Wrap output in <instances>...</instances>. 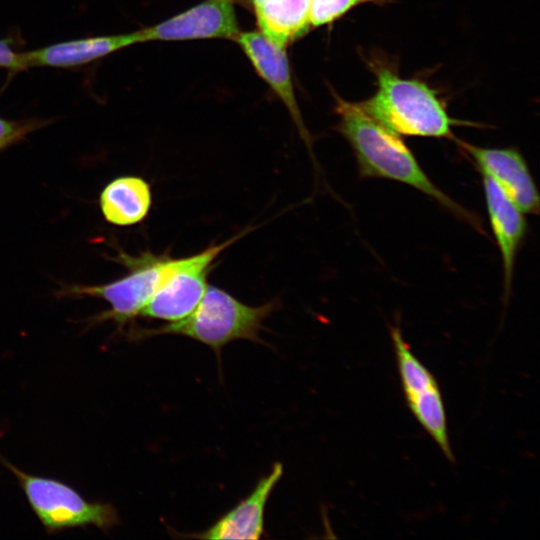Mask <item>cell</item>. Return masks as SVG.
<instances>
[{"label":"cell","mask_w":540,"mask_h":540,"mask_svg":"<svg viewBox=\"0 0 540 540\" xmlns=\"http://www.w3.org/2000/svg\"><path fill=\"white\" fill-rule=\"evenodd\" d=\"M335 96L337 130L350 144L362 179L380 178L406 184L437 201L443 208L484 233L480 218L444 193L425 173L399 135L391 132L360 107Z\"/></svg>","instance_id":"cell-1"},{"label":"cell","mask_w":540,"mask_h":540,"mask_svg":"<svg viewBox=\"0 0 540 540\" xmlns=\"http://www.w3.org/2000/svg\"><path fill=\"white\" fill-rule=\"evenodd\" d=\"M377 90L360 107L376 122L397 135L456 140L454 126L470 125L453 119L435 90L417 79L401 78L395 70L371 62Z\"/></svg>","instance_id":"cell-2"},{"label":"cell","mask_w":540,"mask_h":540,"mask_svg":"<svg viewBox=\"0 0 540 540\" xmlns=\"http://www.w3.org/2000/svg\"><path fill=\"white\" fill-rule=\"evenodd\" d=\"M278 306L277 300L250 306L226 290L208 285L196 308L185 318L156 328L138 329L133 334L136 339L158 335L188 337L209 346L219 357L223 347L236 340L263 343V323Z\"/></svg>","instance_id":"cell-3"},{"label":"cell","mask_w":540,"mask_h":540,"mask_svg":"<svg viewBox=\"0 0 540 540\" xmlns=\"http://www.w3.org/2000/svg\"><path fill=\"white\" fill-rule=\"evenodd\" d=\"M1 462L18 480L31 509L48 533L87 526L108 531L118 524L117 511L111 504L89 502L59 480L26 473L4 458Z\"/></svg>","instance_id":"cell-4"},{"label":"cell","mask_w":540,"mask_h":540,"mask_svg":"<svg viewBox=\"0 0 540 540\" xmlns=\"http://www.w3.org/2000/svg\"><path fill=\"white\" fill-rule=\"evenodd\" d=\"M115 260L128 269L122 278L104 285L74 286L70 293L104 299L111 309L102 319H112L120 325L139 316L156 290L176 266L177 258L169 253L144 251L138 256L120 252Z\"/></svg>","instance_id":"cell-5"},{"label":"cell","mask_w":540,"mask_h":540,"mask_svg":"<svg viewBox=\"0 0 540 540\" xmlns=\"http://www.w3.org/2000/svg\"><path fill=\"white\" fill-rule=\"evenodd\" d=\"M251 231L249 227L223 242L210 244L195 254L177 258L175 268L139 316L166 322H175L188 316L205 293L215 260L225 249Z\"/></svg>","instance_id":"cell-6"},{"label":"cell","mask_w":540,"mask_h":540,"mask_svg":"<svg viewBox=\"0 0 540 540\" xmlns=\"http://www.w3.org/2000/svg\"><path fill=\"white\" fill-rule=\"evenodd\" d=\"M405 401L412 414L450 462L447 417L440 386L432 372L416 357L399 327L390 330Z\"/></svg>","instance_id":"cell-7"},{"label":"cell","mask_w":540,"mask_h":540,"mask_svg":"<svg viewBox=\"0 0 540 540\" xmlns=\"http://www.w3.org/2000/svg\"><path fill=\"white\" fill-rule=\"evenodd\" d=\"M138 31L142 43L208 38L235 40L240 33L233 0H205L172 18Z\"/></svg>","instance_id":"cell-8"},{"label":"cell","mask_w":540,"mask_h":540,"mask_svg":"<svg viewBox=\"0 0 540 540\" xmlns=\"http://www.w3.org/2000/svg\"><path fill=\"white\" fill-rule=\"evenodd\" d=\"M481 174L489 176L524 214L537 215L539 194L523 155L515 148H485L456 139Z\"/></svg>","instance_id":"cell-9"},{"label":"cell","mask_w":540,"mask_h":540,"mask_svg":"<svg viewBox=\"0 0 540 540\" xmlns=\"http://www.w3.org/2000/svg\"><path fill=\"white\" fill-rule=\"evenodd\" d=\"M283 465L276 462L257 482L248 496L222 515L206 530L187 535L197 539H259L264 533V514L268 500L282 478Z\"/></svg>","instance_id":"cell-10"},{"label":"cell","mask_w":540,"mask_h":540,"mask_svg":"<svg viewBox=\"0 0 540 540\" xmlns=\"http://www.w3.org/2000/svg\"><path fill=\"white\" fill-rule=\"evenodd\" d=\"M234 41L240 45L258 74L285 104L301 137L311 150V138L296 102L285 48L273 44L258 31L240 32Z\"/></svg>","instance_id":"cell-11"},{"label":"cell","mask_w":540,"mask_h":540,"mask_svg":"<svg viewBox=\"0 0 540 540\" xmlns=\"http://www.w3.org/2000/svg\"><path fill=\"white\" fill-rule=\"evenodd\" d=\"M487 213L503 266L504 294L508 299L518 252L527 232L525 214L487 175L482 174Z\"/></svg>","instance_id":"cell-12"},{"label":"cell","mask_w":540,"mask_h":540,"mask_svg":"<svg viewBox=\"0 0 540 540\" xmlns=\"http://www.w3.org/2000/svg\"><path fill=\"white\" fill-rule=\"evenodd\" d=\"M142 43L139 31L56 43L22 53L25 67H73L92 62L127 46Z\"/></svg>","instance_id":"cell-13"},{"label":"cell","mask_w":540,"mask_h":540,"mask_svg":"<svg viewBox=\"0 0 540 540\" xmlns=\"http://www.w3.org/2000/svg\"><path fill=\"white\" fill-rule=\"evenodd\" d=\"M152 205L150 184L139 176H121L108 183L100 194L106 221L117 226L142 222Z\"/></svg>","instance_id":"cell-14"},{"label":"cell","mask_w":540,"mask_h":540,"mask_svg":"<svg viewBox=\"0 0 540 540\" xmlns=\"http://www.w3.org/2000/svg\"><path fill=\"white\" fill-rule=\"evenodd\" d=\"M252 3L260 32L281 48L311 28L309 0H252Z\"/></svg>","instance_id":"cell-15"},{"label":"cell","mask_w":540,"mask_h":540,"mask_svg":"<svg viewBox=\"0 0 540 540\" xmlns=\"http://www.w3.org/2000/svg\"><path fill=\"white\" fill-rule=\"evenodd\" d=\"M310 27L330 24L352 8L365 3L384 4L389 0H309Z\"/></svg>","instance_id":"cell-16"},{"label":"cell","mask_w":540,"mask_h":540,"mask_svg":"<svg viewBox=\"0 0 540 540\" xmlns=\"http://www.w3.org/2000/svg\"><path fill=\"white\" fill-rule=\"evenodd\" d=\"M34 124L10 121L0 118V149L19 140Z\"/></svg>","instance_id":"cell-17"},{"label":"cell","mask_w":540,"mask_h":540,"mask_svg":"<svg viewBox=\"0 0 540 540\" xmlns=\"http://www.w3.org/2000/svg\"><path fill=\"white\" fill-rule=\"evenodd\" d=\"M0 67L12 70L26 69L22 53L14 51L6 40H0Z\"/></svg>","instance_id":"cell-18"}]
</instances>
